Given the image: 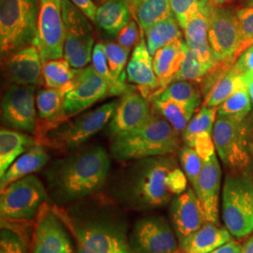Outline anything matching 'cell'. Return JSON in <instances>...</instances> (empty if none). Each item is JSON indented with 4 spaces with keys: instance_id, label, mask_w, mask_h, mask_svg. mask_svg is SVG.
I'll use <instances>...</instances> for the list:
<instances>
[{
    "instance_id": "obj_1",
    "label": "cell",
    "mask_w": 253,
    "mask_h": 253,
    "mask_svg": "<svg viewBox=\"0 0 253 253\" xmlns=\"http://www.w3.org/2000/svg\"><path fill=\"white\" fill-rule=\"evenodd\" d=\"M110 167L108 153L100 145L58 160L46 172L51 195L59 205L87 198L105 185Z\"/></svg>"
},
{
    "instance_id": "obj_2",
    "label": "cell",
    "mask_w": 253,
    "mask_h": 253,
    "mask_svg": "<svg viewBox=\"0 0 253 253\" xmlns=\"http://www.w3.org/2000/svg\"><path fill=\"white\" fill-rule=\"evenodd\" d=\"M176 166V161L170 155L137 160L120 187L121 201L139 211L166 206L173 196L170 175Z\"/></svg>"
},
{
    "instance_id": "obj_3",
    "label": "cell",
    "mask_w": 253,
    "mask_h": 253,
    "mask_svg": "<svg viewBox=\"0 0 253 253\" xmlns=\"http://www.w3.org/2000/svg\"><path fill=\"white\" fill-rule=\"evenodd\" d=\"M179 133L163 117L152 112L135 128L111 139L110 150L118 162L168 156L179 147Z\"/></svg>"
},
{
    "instance_id": "obj_4",
    "label": "cell",
    "mask_w": 253,
    "mask_h": 253,
    "mask_svg": "<svg viewBox=\"0 0 253 253\" xmlns=\"http://www.w3.org/2000/svg\"><path fill=\"white\" fill-rule=\"evenodd\" d=\"M76 242L77 253H133L126 237V226L108 216L73 217L56 206L53 207Z\"/></svg>"
},
{
    "instance_id": "obj_5",
    "label": "cell",
    "mask_w": 253,
    "mask_h": 253,
    "mask_svg": "<svg viewBox=\"0 0 253 253\" xmlns=\"http://www.w3.org/2000/svg\"><path fill=\"white\" fill-rule=\"evenodd\" d=\"M41 0H0L1 57L35 42Z\"/></svg>"
},
{
    "instance_id": "obj_6",
    "label": "cell",
    "mask_w": 253,
    "mask_h": 253,
    "mask_svg": "<svg viewBox=\"0 0 253 253\" xmlns=\"http://www.w3.org/2000/svg\"><path fill=\"white\" fill-rule=\"evenodd\" d=\"M222 219L236 238L253 231V176L248 171L228 173L222 190Z\"/></svg>"
},
{
    "instance_id": "obj_7",
    "label": "cell",
    "mask_w": 253,
    "mask_h": 253,
    "mask_svg": "<svg viewBox=\"0 0 253 253\" xmlns=\"http://www.w3.org/2000/svg\"><path fill=\"white\" fill-rule=\"evenodd\" d=\"M118 101H111L89 111L48 132L39 145L62 152L72 151L97 134L111 120Z\"/></svg>"
},
{
    "instance_id": "obj_8",
    "label": "cell",
    "mask_w": 253,
    "mask_h": 253,
    "mask_svg": "<svg viewBox=\"0 0 253 253\" xmlns=\"http://www.w3.org/2000/svg\"><path fill=\"white\" fill-rule=\"evenodd\" d=\"M48 198L47 190L42 181L35 175L29 174L1 190V219L9 221L31 220L37 217Z\"/></svg>"
},
{
    "instance_id": "obj_9",
    "label": "cell",
    "mask_w": 253,
    "mask_h": 253,
    "mask_svg": "<svg viewBox=\"0 0 253 253\" xmlns=\"http://www.w3.org/2000/svg\"><path fill=\"white\" fill-rule=\"evenodd\" d=\"M62 1L64 57L74 69L84 68L92 60L94 37L87 17L71 0Z\"/></svg>"
},
{
    "instance_id": "obj_10",
    "label": "cell",
    "mask_w": 253,
    "mask_h": 253,
    "mask_svg": "<svg viewBox=\"0 0 253 253\" xmlns=\"http://www.w3.org/2000/svg\"><path fill=\"white\" fill-rule=\"evenodd\" d=\"M208 42L218 63L236 59L247 49L236 14L212 2L208 9Z\"/></svg>"
},
{
    "instance_id": "obj_11",
    "label": "cell",
    "mask_w": 253,
    "mask_h": 253,
    "mask_svg": "<svg viewBox=\"0 0 253 253\" xmlns=\"http://www.w3.org/2000/svg\"><path fill=\"white\" fill-rule=\"evenodd\" d=\"M213 141L223 164L235 171H243L251 163L248 126L245 120L217 116Z\"/></svg>"
},
{
    "instance_id": "obj_12",
    "label": "cell",
    "mask_w": 253,
    "mask_h": 253,
    "mask_svg": "<svg viewBox=\"0 0 253 253\" xmlns=\"http://www.w3.org/2000/svg\"><path fill=\"white\" fill-rule=\"evenodd\" d=\"M37 46L42 63L64 57V22L61 0H41Z\"/></svg>"
},
{
    "instance_id": "obj_13",
    "label": "cell",
    "mask_w": 253,
    "mask_h": 253,
    "mask_svg": "<svg viewBox=\"0 0 253 253\" xmlns=\"http://www.w3.org/2000/svg\"><path fill=\"white\" fill-rule=\"evenodd\" d=\"M35 90L36 85H9L1 102V119L6 126L35 133L38 122Z\"/></svg>"
},
{
    "instance_id": "obj_14",
    "label": "cell",
    "mask_w": 253,
    "mask_h": 253,
    "mask_svg": "<svg viewBox=\"0 0 253 253\" xmlns=\"http://www.w3.org/2000/svg\"><path fill=\"white\" fill-rule=\"evenodd\" d=\"M133 253H177L179 246L167 219L150 216L139 219L128 238Z\"/></svg>"
},
{
    "instance_id": "obj_15",
    "label": "cell",
    "mask_w": 253,
    "mask_h": 253,
    "mask_svg": "<svg viewBox=\"0 0 253 253\" xmlns=\"http://www.w3.org/2000/svg\"><path fill=\"white\" fill-rule=\"evenodd\" d=\"M108 95L107 84L92 65L78 69L73 81L69 84V90L65 96L64 116L69 120Z\"/></svg>"
},
{
    "instance_id": "obj_16",
    "label": "cell",
    "mask_w": 253,
    "mask_h": 253,
    "mask_svg": "<svg viewBox=\"0 0 253 253\" xmlns=\"http://www.w3.org/2000/svg\"><path fill=\"white\" fill-rule=\"evenodd\" d=\"M152 114L151 102L134 87L128 86L118 100L109 121L107 132L110 138L129 131L144 123Z\"/></svg>"
},
{
    "instance_id": "obj_17",
    "label": "cell",
    "mask_w": 253,
    "mask_h": 253,
    "mask_svg": "<svg viewBox=\"0 0 253 253\" xmlns=\"http://www.w3.org/2000/svg\"><path fill=\"white\" fill-rule=\"evenodd\" d=\"M2 66L6 78L11 84L21 85H40L44 84L43 63L34 43L2 57Z\"/></svg>"
},
{
    "instance_id": "obj_18",
    "label": "cell",
    "mask_w": 253,
    "mask_h": 253,
    "mask_svg": "<svg viewBox=\"0 0 253 253\" xmlns=\"http://www.w3.org/2000/svg\"><path fill=\"white\" fill-rule=\"evenodd\" d=\"M70 242L67 228L46 202L37 215L31 253H60Z\"/></svg>"
},
{
    "instance_id": "obj_19",
    "label": "cell",
    "mask_w": 253,
    "mask_h": 253,
    "mask_svg": "<svg viewBox=\"0 0 253 253\" xmlns=\"http://www.w3.org/2000/svg\"><path fill=\"white\" fill-rule=\"evenodd\" d=\"M170 217L179 241L199 230L207 221L199 199L191 188L172 199Z\"/></svg>"
},
{
    "instance_id": "obj_20",
    "label": "cell",
    "mask_w": 253,
    "mask_h": 253,
    "mask_svg": "<svg viewBox=\"0 0 253 253\" xmlns=\"http://www.w3.org/2000/svg\"><path fill=\"white\" fill-rule=\"evenodd\" d=\"M126 80L134 84L145 98L148 99L160 89L159 81L153 68V56L145 42V33L141 30V39L134 47L126 65Z\"/></svg>"
},
{
    "instance_id": "obj_21",
    "label": "cell",
    "mask_w": 253,
    "mask_h": 253,
    "mask_svg": "<svg viewBox=\"0 0 253 253\" xmlns=\"http://www.w3.org/2000/svg\"><path fill=\"white\" fill-rule=\"evenodd\" d=\"M221 183V169L216 153L205 161L195 193L204 209L206 220L218 224V198Z\"/></svg>"
},
{
    "instance_id": "obj_22",
    "label": "cell",
    "mask_w": 253,
    "mask_h": 253,
    "mask_svg": "<svg viewBox=\"0 0 253 253\" xmlns=\"http://www.w3.org/2000/svg\"><path fill=\"white\" fill-rule=\"evenodd\" d=\"M211 0H203L199 11L184 28L185 42L200 62L212 70L218 62L208 42V9Z\"/></svg>"
},
{
    "instance_id": "obj_23",
    "label": "cell",
    "mask_w": 253,
    "mask_h": 253,
    "mask_svg": "<svg viewBox=\"0 0 253 253\" xmlns=\"http://www.w3.org/2000/svg\"><path fill=\"white\" fill-rule=\"evenodd\" d=\"M231 240L226 227L206 221L199 230L180 240L179 248L184 253H208Z\"/></svg>"
},
{
    "instance_id": "obj_24",
    "label": "cell",
    "mask_w": 253,
    "mask_h": 253,
    "mask_svg": "<svg viewBox=\"0 0 253 253\" xmlns=\"http://www.w3.org/2000/svg\"><path fill=\"white\" fill-rule=\"evenodd\" d=\"M186 49V42L179 40L164 46L155 53L153 68L160 84V89L158 91L163 90L172 83L185 58Z\"/></svg>"
},
{
    "instance_id": "obj_25",
    "label": "cell",
    "mask_w": 253,
    "mask_h": 253,
    "mask_svg": "<svg viewBox=\"0 0 253 253\" xmlns=\"http://www.w3.org/2000/svg\"><path fill=\"white\" fill-rule=\"evenodd\" d=\"M49 161V155L43 145L37 144L26 153L20 156L0 177V190L9 184L22 179L33 172L41 171Z\"/></svg>"
},
{
    "instance_id": "obj_26",
    "label": "cell",
    "mask_w": 253,
    "mask_h": 253,
    "mask_svg": "<svg viewBox=\"0 0 253 253\" xmlns=\"http://www.w3.org/2000/svg\"><path fill=\"white\" fill-rule=\"evenodd\" d=\"M36 145L35 137L2 127L0 130V177L20 156Z\"/></svg>"
},
{
    "instance_id": "obj_27",
    "label": "cell",
    "mask_w": 253,
    "mask_h": 253,
    "mask_svg": "<svg viewBox=\"0 0 253 253\" xmlns=\"http://www.w3.org/2000/svg\"><path fill=\"white\" fill-rule=\"evenodd\" d=\"M131 9L122 0H107L97 9L95 23L110 36L117 37L131 18Z\"/></svg>"
},
{
    "instance_id": "obj_28",
    "label": "cell",
    "mask_w": 253,
    "mask_h": 253,
    "mask_svg": "<svg viewBox=\"0 0 253 253\" xmlns=\"http://www.w3.org/2000/svg\"><path fill=\"white\" fill-rule=\"evenodd\" d=\"M248 84L249 82L247 81L245 75L237 74L230 68L227 73L214 83L210 90L204 96L202 106L217 108L235 91L242 87H248Z\"/></svg>"
},
{
    "instance_id": "obj_29",
    "label": "cell",
    "mask_w": 253,
    "mask_h": 253,
    "mask_svg": "<svg viewBox=\"0 0 253 253\" xmlns=\"http://www.w3.org/2000/svg\"><path fill=\"white\" fill-rule=\"evenodd\" d=\"M150 102L152 112L166 119L178 133L184 132L198 108L195 105L174 100H153Z\"/></svg>"
},
{
    "instance_id": "obj_30",
    "label": "cell",
    "mask_w": 253,
    "mask_h": 253,
    "mask_svg": "<svg viewBox=\"0 0 253 253\" xmlns=\"http://www.w3.org/2000/svg\"><path fill=\"white\" fill-rule=\"evenodd\" d=\"M145 37L148 51L152 56L164 46L183 40L180 26L174 15L155 24L145 32Z\"/></svg>"
},
{
    "instance_id": "obj_31",
    "label": "cell",
    "mask_w": 253,
    "mask_h": 253,
    "mask_svg": "<svg viewBox=\"0 0 253 253\" xmlns=\"http://www.w3.org/2000/svg\"><path fill=\"white\" fill-rule=\"evenodd\" d=\"M132 14L144 33L155 24L173 15L170 0H142Z\"/></svg>"
},
{
    "instance_id": "obj_32",
    "label": "cell",
    "mask_w": 253,
    "mask_h": 253,
    "mask_svg": "<svg viewBox=\"0 0 253 253\" xmlns=\"http://www.w3.org/2000/svg\"><path fill=\"white\" fill-rule=\"evenodd\" d=\"M202 91L190 81H176L170 84L163 90L154 93L149 98L153 100H174L199 107L202 103Z\"/></svg>"
},
{
    "instance_id": "obj_33",
    "label": "cell",
    "mask_w": 253,
    "mask_h": 253,
    "mask_svg": "<svg viewBox=\"0 0 253 253\" xmlns=\"http://www.w3.org/2000/svg\"><path fill=\"white\" fill-rule=\"evenodd\" d=\"M217 114V108L202 106L199 112H197L190 119L183 132V141L185 145L193 148L194 141L197 136L203 133L213 134Z\"/></svg>"
},
{
    "instance_id": "obj_34",
    "label": "cell",
    "mask_w": 253,
    "mask_h": 253,
    "mask_svg": "<svg viewBox=\"0 0 253 253\" xmlns=\"http://www.w3.org/2000/svg\"><path fill=\"white\" fill-rule=\"evenodd\" d=\"M78 69H74L65 58H57L43 63L42 74L46 87H61L73 81Z\"/></svg>"
},
{
    "instance_id": "obj_35",
    "label": "cell",
    "mask_w": 253,
    "mask_h": 253,
    "mask_svg": "<svg viewBox=\"0 0 253 253\" xmlns=\"http://www.w3.org/2000/svg\"><path fill=\"white\" fill-rule=\"evenodd\" d=\"M252 111V100L248 87H242L233 93L217 107V116L245 120Z\"/></svg>"
},
{
    "instance_id": "obj_36",
    "label": "cell",
    "mask_w": 253,
    "mask_h": 253,
    "mask_svg": "<svg viewBox=\"0 0 253 253\" xmlns=\"http://www.w3.org/2000/svg\"><path fill=\"white\" fill-rule=\"evenodd\" d=\"M104 52L109 70L114 79L122 85H127L125 68L127 65L129 50L119 45L118 42H106L104 43Z\"/></svg>"
},
{
    "instance_id": "obj_37",
    "label": "cell",
    "mask_w": 253,
    "mask_h": 253,
    "mask_svg": "<svg viewBox=\"0 0 253 253\" xmlns=\"http://www.w3.org/2000/svg\"><path fill=\"white\" fill-rule=\"evenodd\" d=\"M91 62L96 72L100 74V77L107 84L111 96L123 95L126 92L128 85L120 84L114 79L111 74L104 52V43H97L94 46Z\"/></svg>"
},
{
    "instance_id": "obj_38",
    "label": "cell",
    "mask_w": 253,
    "mask_h": 253,
    "mask_svg": "<svg viewBox=\"0 0 253 253\" xmlns=\"http://www.w3.org/2000/svg\"><path fill=\"white\" fill-rule=\"evenodd\" d=\"M211 70L201 63L195 54L187 45L186 54L181 64L178 73L173 77L172 83L176 81H190L200 83ZM171 83V84H172Z\"/></svg>"
},
{
    "instance_id": "obj_39",
    "label": "cell",
    "mask_w": 253,
    "mask_h": 253,
    "mask_svg": "<svg viewBox=\"0 0 253 253\" xmlns=\"http://www.w3.org/2000/svg\"><path fill=\"white\" fill-rule=\"evenodd\" d=\"M179 161L183 171L185 172L188 180L190 181L192 189L195 191L197 189L198 179L203 168L204 161L201 159L194 148L188 145H185L181 148Z\"/></svg>"
},
{
    "instance_id": "obj_40",
    "label": "cell",
    "mask_w": 253,
    "mask_h": 253,
    "mask_svg": "<svg viewBox=\"0 0 253 253\" xmlns=\"http://www.w3.org/2000/svg\"><path fill=\"white\" fill-rule=\"evenodd\" d=\"M202 1L203 0H170L172 13L183 30L190 19L199 11Z\"/></svg>"
},
{
    "instance_id": "obj_41",
    "label": "cell",
    "mask_w": 253,
    "mask_h": 253,
    "mask_svg": "<svg viewBox=\"0 0 253 253\" xmlns=\"http://www.w3.org/2000/svg\"><path fill=\"white\" fill-rule=\"evenodd\" d=\"M0 253H27L23 238L11 228H1Z\"/></svg>"
},
{
    "instance_id": "obj_42",
    "label": "cell",
    "mask_w": 253,
    "mask_h": 253,
    "mask_svg": "<svg viewBox=\"0 0 253 253\" xmlns=\"http://www.w3.org/2000/svg\"><path fill=\"white\" fill-rule=\"evenodd\" d=\"M236 16L239 22L244 45L248 48L253 44V7L238 9Z\"/></svg>"
},
{
    "instance_id": "obj_43",
    "label": "cell",
    "mask_w": 253,
    "mask_h": 253,
    "mask_svg": "<svg viewBox=\"0 0 253 253\" xmlns=\"http://www.w3.org/2000/svg\"><path fill=\"white\" fill-rule=\"evenodd\" d=\"M141 39V32L138 25L134 20H130L126 27L117 36V42L119 45L130 50L132 47L137 45Z\"/></svg>"
},
{
    "instance_id": "obj_44",
    "label": "cell",
    "mask_w": 253,
    "mask_h": 253,
    "mask_svg": "<svg viewBox=\"0 0 253 253\" xmlns=\"http://www.w3.org/2000/svg\"><path fill=\"white\" fill-rule=\"evenodd\" d=\"M193 148L205 162L209 160L212 155L215 154V145L213 141V134L211 133H203L195 138Z\"/></svg>"
},
{
    "instance_id": "obj_45",
    "label": "cell",
    "mask_w": 253,
    "mask_h": 253,
    "mask_svg": "<svg viewBox=\"0 0 253 253\" xmlns=\"http://www.w3.org/2000/svg\"><path fill=\"white\" fill-rule=\"evenodd\" d=\"M231 70L237 74L246 75L253 72V44L243 51L231 67Z\"/></svg>"
},
{
    "instance_id": "obj_46",
    "label": "cell",
    "mask_w": 253,
    "mask_h": 253,
    "mask_svg": "<svg viewBox=\"0 0 253 253\" xmlns=\"http://www.w3.org/2000/svg\"><path fill=\"white\" fill-rule=\"evenodd\" d=\"M87 18L95 22L97 7L92 0H71Z\"/></svg>"
},
{
    "instance_id": "obj_47",
    "label": "cell",
    "mask_w": 253,
    "mask_h": 253,
    "mask_svg": "<svg viewBox=\"0 0 253 253\" xmlns=\"http://www.w3.org/2000/svg\"><path fill=\"white\" fill-rule=\"evenodd\" d=\"M243 246L235 240H231L224 245L218 247L216 250L208 253H241Z\"/></svg>"
},
{
    "instance_id": "obj_48",
    "label": "cell",
    "mask_w": 253,
    "mask_h": 253,
    "mask_svg": "<svg viewBox=\"0 0 253 253\" xmlns=\"http://www.w3.org/2000/svg\"><path fill=\"white\" fill-rule=\"evenodd\" d=\"M241 253H253V235L250 236V238L243 245V249H242Z\"/></svg>"
},
{
    "instance_id": "obj_49",
    "label": "cell",
    "mask_w": 253,
    "mask_h": 253,
    "mask_svg": "<svg viewBox=\"0 0 253 253\" xmlns=\"http://www.w3.org/2000/svg\"><path fill=\"white\" fill-rule=\"evenodd\" d=\"M101 1L104 2V1H107V0H101ZM122 1H125L126 3H127L128 6L130 7L131 12H133V10L135 9L136 7L139 5V3H140L142 0H122Z\"/></svg>"
},
{
    "instance_id": "obj_50",
    "label": "cell",
    "mask_w": 253,
    "mask_h": 253,
    "mask_svg": "<svg viewBox=\"0 0 253 253\" xmlns=\"http://www.w3.org/2000/svg\"><path fill=\"white\" fill-rule=\"evenodd\" d=\"M248 90H249V94H250V97H251V100H252V104H253V80L249 81V84H248Z\"/></svg>"
},
{
    "instance_id": "obj_51",
    "label": "cell",
    "mask_w": 253,
    "mask_h": 253,
    "mask_svg": "<svg viewBox=\"0 0 253 253\" xmlns=\"http://www.w3.org/2000/svg\"><path fill=\"white\" fill-rule=\"evenodd\" d=\"M60 253H74L71 242L64 248L63 250L60 252Z\"/></svg>"
},
{
    "instance_id": "obj_52",
    "label": "cell",
    "mask_w": 253,
    "mask_h": 253,
    "mask_svg": "<svg viewBox=\"0 0 253 253\" xmlns=\"http://www.w3.org/2000/svg\"><path fill=\"white\" fill-rule=\"evenodd\" d=\"M230 1H231V0H211V2H212L213 4L217 5V6H222V5L226 4V3L230 2Z\"/></svg>"
},
{
    "instance_id": "obj_53",
    "label": "cell",
    "mask_w": 253,
    "mask_h": 253,
    "mask_svg": "<svg viewBox=\"0 0 253 253\" xmlns=\"http://www.w3.org/2000/svg\"><path fill=\"white\" fill-rule=\"evenodd\" d=\"M245 7H253V0H241Z\"/></svg>"
},
{
    "instance_id": "obj_54",
    "label": "cell",
    "mask_w": 253,
    "mask_h": 253,
    "mask_svg": "<svg viewBox=\"0 0 253 253\" xmlns=\"http://www.w3.org/2000/svg\"><path fill=\"white\" fill-rule=\"evenodd\" d=\"M245 77H246V79H247V81H251V80H253V72L252 73H248V74H246L245 75Z\"/></svg>"
},
{
    "instance_id": "obj_55",
    "label": "cell",
    "mask_w": 253,
    "mask_h": 253,
    "mask_svg": "<svg viewBox=\"0 0 253 253\" xmlns=\"http://www.w3.org/2000/svg\"></svg>"
},
{
    "instance_id": "obj_56",
    "label": "cell",
    "mask_w": 253,
    "mask_h": 253,
    "mask_svg": "<svg viewBox=\"0 0 253 253\" xmlns=\"http://www.w3.org/2000/svg\"></svg>"
}]
</instances>
